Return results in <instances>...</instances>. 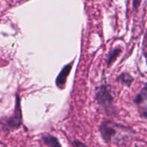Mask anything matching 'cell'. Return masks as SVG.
Returning a JSON list of instances; mask_svg holds the SVG:
<instances>
[{"label":"cell","instance_id":"cell-1","mask_svg":"<svg viewBox=\"0 0 147 147\" xmlns=\"http://www.w3.org/2000/svg\"><path fill=\"white\" fill-rule=\"evenodd\" d=\"M96 99L97 103L103 108L107 113L113 111L114 96L108 86H101L97 88Z\"/></svg>","mask_w":147,"mask_h":147},{"label":"cell","instance_id":"cell-2","mask_svg":"<svg viewBox=\"0 0 147 147\" xmlns=\"http://www.w3.org/2000/svg\"><path fill=\"white\" fill-rule=\"evenodd\" d=\"M22 115L21 106H20V98L19 95H17L14 113L4 122H0V125L4 126V129L9 131L17 130L22 125Z\"/></svg>","mask_w":147,"mask_h":147},{"label":"cell","instance_id":"cell-3","mask_svg":"<svg viewBox=\"0 0 147 147\" xmlns=\"http://www.w3.org/2000/svg\"><path fill=\"white\" fill-rule=\"evenodd\" d=\"M120 126L110 121H105L99 126V132L102 138L106 143H110L117 136Z\"/></svg>","mask_w":147,"mask_h":147},{"label":"cell","instance_id":"cell-4","mask_svg":"<svg viewBox=\"0 0 147 147\" xmlns=\"http://www.w3.org/2000/svg\"><path fill=\"white\" fill-rule=\"evenodd\" d=\"M73 64L74 62H71V63H70L69 64L65 65L64 67H63V68L61 70L59 74L58 75L56 80V84L59 88L63 89V88H64L68 76L70 74V72L71 70Z\"/></svg>","mask_w":147,"mask_h":147},{"label":"cell","instance_id":"cell-5","mask_svg":"<svg viewBox=\"0 0 147 147\" xmlns=\"http://www.w3.org/2000/svg\"><path fill=\"white\" fill-rule=\"evenodd\" d=\"M144 101H147V83L141 89V91L138 93L136 97L134 99V103L138 105L144 103Z\"/></svg>","mask_w":147,"mask_h":147},{"label":"cell","instance_id":"cell-6","mask_svg":"<svg viewBox=\"0 0 147 147\" xmlns=\"http://www.w3.org/2000/svg\"><path fill=\"white\" fill-rule=\"evenodd\" d=\"M43 142L44 143V144L48 146H61V144L59 142V140L57 139V138L54 137L53 136H50V135L43 136Z\"/></svg>","mask_w":147,"mask_h":147},{"label":"cell","instance_id":"cell-7","mask_svg":"<svg viewBox=\"0 0 147 147\" xmlns=\"http://www.w3.org/2000/svg\"><path fill=\"white\" fill-rule=\"evenodd\" d=\"M121 53V49L119 48V47H116V48L114 49L113 50L110 52L108 55V60H107V64H108V67L111 65L116 60L117 57L119 56V55Z\"/></svg>","mask_w":147,"mask_h":147},{"label":"cell","instance_id":"cell-8","mask_svg":"<svg viewBox=\"0 0 147 147\" xmlns=\"http://www.w3.org/2000/svg\"><path fill=\"white\" fill-rule=\"evenodd\" d=\"M117 80L119 82H120L122 84L125 85L127 86H131V83L133 81V78L132 76L130 74L127 73H123L120 75V76H118Z\"/></svg>","mask_w":147,"mask_h":147},{"label":"cell","instance_id":"cell-9","mask_svg":"<svg viewBox=\"0 0 147 147\" xmlns=\"http://www.w3.org/2000/svg\"><path fill=\"white\" fill-rule=\"evenodd\" d=\"M141 3V0H133V8L134 10H138Z\"/></svg>","mask_w":147,"mask_h":147},{"label":"cell","instance_id":"cell-10","mask_svg":"<svg viewBox=\"0 0 147 147\" xmlns=\"http://www.w3.org/2000/svg\"><path fill=\"white\" fill-rule=\"evenodd\" d=\"M144 44L146 46V47L147 48V31L146 32L145 36H144Z\"/></svg>","mask_w":147,"mask_h":147},{"label":"cell","instance_id":"cell-11","mask_svg":"<svg viewBox=\"0 0 147 147\" xmlns=\"http://www.w3.org/2000/svg\"><path fill=\"white\" fill-rule=\"evenodd\" d=\"M74 146H84V144H82L80 143V142H74V143L73 144Z\"/></svg>","mask_w":147,"mask_h":147}]
</instances>
